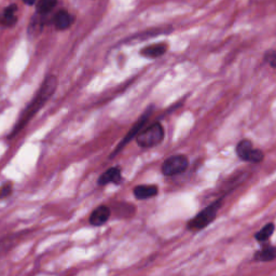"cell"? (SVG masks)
Instances as JSON below:
<instances>
[{"mask_svg": "<svg viewBox=\"0 0 276 276\" xmlns=\"http://www.w3.org/2000/svg\"><path fill=\"white\" fill-rule=\"evenodd\" d=\"M12 193V185L10 182L3 183V185L0 187V200L5 199Z\"/></svg>", "mask_w": 276, "mask_h": 276, "instance_id": "cell-16", "label": "cell"}, {"mask_svg": "<svg viewBox=\"0 0 276 276\" xmlns=\"http://www.w3.org/2000/svg\"><path fill=\"white\" fill-rule=\"evenodd\" d=\"M223 203V198H220L219 200L213 202L212 204L208 205L203 211H201L199 214L195 215L191 220H189L187 223V228L189 230L196 231L206 228V226L213 222L217 217V214L220 211Z\"/></svg>", "mask_w": 276, "mask_h": 276, "instance_id": "cell-2", "label": "cell"}, {"mask_svg": "<svg viewBox=\"0 0 276 276\" xmlns=\"http://www.w3.org/2000/svg\"><path fill=\"white\" fill-rule=\"evenodd\" d=\"M253 149H254L253 143L248 139H243L236 146V155L241 160L247 162L250 152L253 151Z\"/></svg>", "mask_w": 276, "mask_h": 276, "instance_id": "cell-12", "label": "cell"}, {"mask_svg": "<svg viewBox=\"0 0 276 276\" xmlns=\"http://www.w3.org/2000/svg\"><path fill=\"white\" fill-rule=\"evenodd\" d=\"M151 109H152V107H150L148 110H146L145 111V113L140 116L139 118V120H137V122L136 123H135L134 125H133V127L131 128L130 130V132H128L127 134H126V136L123 138V140H122V142L119 144V146L116 147V149L114 150V152L113 153H111V158L112 157H114L116 153H118L122 148H123V147L130 142V140H132L133 138H135L136 137V135L143 130V128L145 127V125H146V123L147 122H148V120H149V118H150V115H151Z\"/></svg>", "mask_w": 276, "mask_h": 276, "instance_id": "cell-5", "label": "cell"}, {"mask_svg": "<svg viewBox=\"0 0 276 276\" xmlns=\"http://www.w3.org/2000/svg\"><path fill=\"white\" fill-rule=\"evenodd\" d=\"M274 230H275V225L273 222H269L267 223L263 228L258 231L255 234V238L258 242L260 243H263V242H266L268 241L270 237H271L273 235V233H274Z\"/></svg>", "mask_w": 276, "mask_h": 276, "instance_id": "cell-14", "label": "cell"}, {"mask_svg": "<svg viewBox=\"0 0 276 276\" xmlns=\"http://www.w3.org/2000/svg\"><path fill=\"white\" fill-rule=\"evenodd\" d=\"M159 192L158 186L155 185H139L133 190V194L137 200H146L156 196Z\"/></svg>", "mask_w": 276, "mask_h": 276, "instance_id": "cell-8", "label": "cell"}, {"mask_svg": "<svg viewBox=\"0 0 276 276\" xmlns=\"http://www.w3.org/2000/svg\"><path fill=\"white\" fill-rule=\"evenodd\" d=\"M57 88V79L55 76H49L46 78L44 83L38 91V93L33 98V101L29 103V105L23 110L20 118H18L16 124L14 125L13 130L10 135V137L15 136V135L21 132L24 127L26 126L28 122L34 118V115L39 111V110L45 106V104L50 100L54 92Z\"/></svg>", "mask_w": 276, "mask_h": 276, "instance_id": "cell-1", "label": "cell"}, {"mask_svg": "<svg viewBox=\"0 0 276 276\" xmlns=\"http://www.w3.org/2000/svg\"><path fill=\"white\" fill-rule=\"evenodd\" d=\"M72 23V17L68 12L62 10L57 12V14L54 16V25L58 30L67 29Z\"/></svg>", "mask_w": 276, "mask_h": 276, "instance_id": "cell-11", "label": "cell"}, {"mask_svg": "<svg viewBox=\"0 0 276 276\" xmlns=\"http://www.w3.org/2000/svg\"><path fill=\"white\" fill-rule=\"evenodd\" d=\"M189 166V160L186 156L177 155L166 159L162 164L161 171L164 176H176L182 174Z\"/></svg>", "mask_w": 276, "mask_h": 276, "instance_id": "cell-4", "label": "cell"}, {"mask_svg": "<svg viewBox=\"0 0 276 276\" xmlns=\"http://www.w3.org/2000/svg\"><path fill=\"white\" fill-rule=\"evenodd\" d=\"M265 60L270 64L272 68H276V53L274 50H271L266 53Z\"/></svg>", "mask_w": 276, "mask_h": 276, "instance_id": "cell-17", "label": "cell"}, {"mask_svg": "<svg viewBox=\"0 0 276 276\" xmlns=\"http://www.w3.org/2000/svg\"><path fill=\"white\" fill-rule=\"evenodd\" d=\"M24 2H25L26 4H34L37 0H23Z\"/></svg>", "mask_w": 276, "mask_h": 276, "instance_id": "cell-18", "label": "cell"}, {"mask_svg": "<svg viewBox=\"0 0 276 276\" xmlns=\"http://www.w3.org/2000/svg\"><path fill=\"white\" fill-rule=\"evenodd\" d=\"M122 180L121 170L119 167H110L106 171L100 176V178L97 180V183L100 186H106L109 183H113V185H119Z\"/></svg>", "mask_w": 276, "mask_h": 276, "instance_id": "cell-7", "label": "cell"}, {"mask_svg": "<svg viewBox=\"0 0 276 276\" xmlns=\"http://www.w3.org/2000/svg\"><path fill=\"white\" fill-rule=\"evenodd\" d=\"M16 11L17 7L15 4H10L3 11V16H2V24L4 26H13L16 23Z\"/></svg>", "mask_w": 276, "mask_h": 276, "instance_id": "cell-13", "label": "cell"}, {"mask_svg": "<svg viewBox=\"0 0 276 276\" xmlns=\"http://www.w3.org/2000/svg\"><path fill=\"white\" fill-rule=\"evenodd\" d=\"M135 138L140 148H152L162 143L164 139V128L160 122H156L149 126L144 127Z\"/></svg>", "mask_w": 276, "mask_h": 276, "instance_id": "cell-3", "label": "cell"}, {"mask_svg": "<svg viewBox=\"0 0 276 276\" xmlns=\"http://www.w3.org/2000/svg\"><path fill=\"white\" fill-rule=\"evenodd\" d=\"M57 3V0H39L37 3V12L40 14H47Z\"/></svg>", "mask_w": 276, "mask_h": 276, "instance_id": "cell-15", "label": "cell"}, {"mask_svg": "<svg viewBox=\"0 0 276 276\" xmlns=\"http://www.w3.org/2000/svg\"><path fill=\"white\" fill-rule=\"evenodd\" d=\"M167 51V45L165 44H157V45H151L144 48L140 54L145 57L148 58H157L162 56L163 54L166 53Z\"/></svg>", "mask_w": 276, "mask_h": 276, "instance_id": "cell-9", "label": "cell"}, {"mask_svg": "<svg viewBox=\"0 0 276 276\" xmlns=\"http://www.w3.org/2000/svg\"><path fill=\"white\" fill-rule=\"evenodd\" d=\"M110 216H111V211H110V208L106 205H101L98 206L96 210L92 212V214L90 215L89 221L92 225L101 226L108 221Z\"/></svg>", "mask_w": 276, "mask_h": 276, "instance_id": "cell-6", "label": "cell"}, {"mask_svg": "<svg viewBox=\"0 0 276 276\" xmlns=\"http://www.w3.org/2000/svg\"><path fill=\"white\" fill-rule=\"evenodd\" d=\"M275 256H276L275 247L271 246V245H267V246H265L262 249L256 251L254 255V258L256 261L270 262L275 259Z\"/></svg>", "mask_w": 276, "mask_h": 276, "instance_id": "cell-10", "label": "cell"}]
</instances>
